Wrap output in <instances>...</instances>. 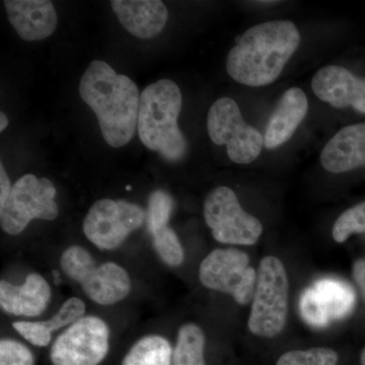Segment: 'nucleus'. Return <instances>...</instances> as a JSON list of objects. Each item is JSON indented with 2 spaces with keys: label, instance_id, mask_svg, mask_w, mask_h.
<instances>
[{
  "label": "nucleus",
  "instance_id": "1",
  "mask_svg": "<svg viewBox=\"0 0 365 365\" xmlns=\"http://www.w3.org/2000/svg\"><path fill=\"white\" fill-rule=\"evenodd\" d=\"M78 91L97 116L106 143L115 148L126 145L138 123L140 93L136 83L116 73L107 62L93 60L81 76Z\"/></svg>",
  "mask_w": 365,
  "mask_h": 365
},
{
  "label": "nucleus",
  "instance_id": "2",
  "mask_svg": "<svg viewBox=\"0 0 365 365\" xmlns=\"http://www.w3.org/2000/svg\"><path fill=\"white\" fill-rule=\"evenodd\" d=\"M300 43L297 26L272 21L252 26L228 53L227 71L242 85L264 86L279 78Z\"/></svg>",
  "mask_w": 365,
  "mask_h": 365
},
{
  "label": "nucleus",
  "instance_id": "3",
  "mask_svg": "<svg viewBox=\"0 0 365 365\" xmlns=\"http://www.w3.org/2000/svg\"><path fill=\"white\" fill-rule=\"evenodd\" d=\"M182 102L181 90L170 79L151 83L140 95L139 138L148 150L157 151L170 162L181 160L188 148L178 125Z\"/></svg>",
  "mask_w": 365,
  "mask_h": 365
},
{
  "label": "nucleus",
  "instance_id": "4",
  "mask_svg": "<svg viewBox=\"0 0 365 365\" xmlns=\"http://www.w3.org/2000/svg\"><path fill=\"white\" fill-rule=\"evenodd\" d=\"M288 279L282 262L265 257L257 272L256 289L252 300L249 329L259 337L279 335L287 324Z\"/></svg>",
  "mask_w": 365,
  "mask_h": 365
},
{
  "label": "nucleus",
  "instance_id": "5",
  "mask_svg": "<svg viewBox=\"0 0 365 365\" xmlns=\"http://www.w3.org/2000/svg\"><path fill=\"white\" fill-rule=\"evenodd\" d=\"M60 264L64 273L79 283L85 294L98 304H116L130 292V277L121 266L113 262L97 266L83 247H69L62 254Z\"/></svg>",
  "mask_w": 365,
  "mask_h": 365
},
{
  "label": "nucleus",
  "instance_id": "6",
  "mask_svg": "<svg viewBox=\"0 0 365 365\" xmlns=\"http://www.w3.org/2000/svg\"><path fill=\"white\" fill-rule=\"evenodd\" d=\"M55 196L56 189L47 178L38 179L32 174L20 178L0 207L2 230L9 235H19L33 220H55L59 213Z\"/></svg>",
  "mask_w": 365,
  "mask_h": 365
},
{
  "label": "nucleus",
  "instance_id": "7",
  "mask_svg": "<svg viewBox=\"0 0 365 365\" xmlns=\"http://www.w3.org/2000/svg\"><path fill=\"white\" fill-rule=\"evenodd\" d=\"M209 137L217 145L227 146L232 162L247 165L260 155L264 136L245 122L239 106L232 98H218L209 109Z\"/></svg>",
  "mask_w": 365,
  "mask_h": 365
},
{
  "label": "nucleus",
  "instance_id": "8",
  "mask_svg": "<svg viewBox=\"0 0 365 365\" xmlns=\"http://www.w3.org/2000/svg\"><path fill=\"white\" fill-rule=\"evenodd\" d=\"M204 218L213 237L223 244L251 246L263 232L260 220L242 208L235 192L227 187H218L208 194Z\"/></svg>",
  "mask_w": 365,
  "mask_h": 365
},
{
  "label": "nucleus",
  "instance_id": "9",
  "mask_svg": "<svg viewBox=\"0 0 365 365\" xmlns=\"http://www.w3.org/2000/svg\"><path fill=\"white\" fill-rule=\"evenodd\" d=\"M199 279L206 288L232 295L240 304L253 300L257 271L250 258L237 249H216L201 263Z\"/></svg>",
  "mask_w": 365,
  "mask_h": 365
},
{
  "label": "nucleus",
  "instance_id": "10",
  "mask_svg": "<svg viewBox=\"0 0 365 365\" xmlns=\"http://www.w3.org/2000/svg\"><path fill=\"white\" fill-rule=\"evenodd\" d=\"M109 351V328L98 317H83L53 343V365H98Z\"/></svg>",
  "mask_w": 365,
  "mask_h": 365
},
{
  "label": "nucleus",
  "instance_id": "11",
  "mask_svg": "<svg viewBox=\"0 0 365 365\" xmlns=\"http://www.w3.org/2000/svg\"><path fill=\"white\" fill-rule=\"evenodd\" d=\"M146 215L136 204L102 199L91 206L83 222L86 237L101 250L116 249L143 225Z\"/></svg>",
  "mask_w": 365,
  "mask_h": 365
},
{
  "label": "nucleus",
  "instance_id": "12",
  "mask_svg": "<svg viewBox=\"0 0 365 365\" xmlns=\"http://www.w3.org/2000/svg\"><path fill=\"white\" fill-rule=\"evenodd\" d=\"M355 294L349 285L333 279L319 280L302 297L300 309L307 323L314 327L328 325L352 311Z\"/></svg>",
  "mask_w": 365,
  "mask_h": 365
},
{
  "label": "nucleus",
  "instance_id": "13",
  "mask_svg": "<svg viewBox=\"0 0 365 365\" xmlns=\"http://www.w3.org/2000/svg\"><path fill=\"white\" fill-rule=\"evenodd\" d=\"M317 97L335 108L351 106L365 114V79L343 67L329 66L319 69L312 81Z\"/></svg>",
  "mask_w": 365,
  "mask_h": 365
},
{
  "label": "nucleus",
  "instance_id": "14",
  "mask_svg": "<svg viewBox=\"0 0 365 365\" xmlns=\"http://www.w3.org/2000/svg\"><path fill=\"white\" fill-rule=\"evenodd\" d=\"M7 18L21 39L44 40L56 30V9L49 0H6Z\"/></svg>",
  "mask_w": 365,
  "mask_h": 365
},
{
  "label": "nucleus",
  "instance_id": "15",
  "mask_svg": "<svg viewBox=\"0 0 365 365\" xmlns=\"http://www.w3.org/2000/svg\"><path fill=\"white\" fill-rule=\"evenodd\" d=\"M111 6L127 32L139 39H151L167 25L169 13L160 0H113Z\"/></svg>",
  "mask_w": 365,
  "mask_h": 365
},
{
  "label": "nucleus",
  "instance_id": "16",
  "mask_svg": "<svg viewBox=\"0 0 365 365\" xmlns=\"http://www.w3.org/2000/svg\"><path fill=\"white\" fill-rule=\"evenodd\" d=\"M324 169L333 174L349 172L365 165V123L341 129L321 153Z\"/></svg>",
  "mask_w": 365,
  "mask_h": 365
},
{
  "label": "nucleus",
  "instance_id": "17",
  "mask_svg": "<svg viewBox=\"0 0 365 365\" xmlns=\"http://www.w3.org/2000/svg\"><path fill=\"white\" fill-rule=\"evenodd\" d=\"M51 299V288L40 274L26 276L23 285L0 282V306L14 316L37 317L42 314Z\"/></svg>",
  "mask_w": 365,
  "mask_h": 365
},
{
  "label": "nucleus",
  "instance_id": "18",
  "mask_svg": "<svg viewBox=\"0 0 365 365\" xmlns=\"http://www.w3.org/2000/svg\"><path fill=\"white\" fill-rule=\"evenodd\" d=\"M309 103L300 88H292L283 93L269 119L264 144L268 150L287 143L306 117Z\"/></svg>",
  "mask_w": 365,
  "mask_h": 365
},
{
  "label": "nucleus",
  "instance_id": "19",
  "mask_svg": "<svg viewBox=\"0 0 365 365\" xmlns=\"http://www.w3.org/2000/svg\"><path fill=\"white\" fill-rule=\"evenodd\" d=\"M86 313V304L78 297H71L60 307L52 319L46 322H16L14 330L31 344L44 347L51 341V333L63 327L72 325Z\"/></svg>",
  "mask_w": 365,
  "mask_h": 365
},
{
  "label": "nucleus",
  "instance_id": "20",
  "mask_svg": "<svg viewBox=\"0 0 365 365\" xmlns=\"http://www.w3.org/2000/svg\"><path fill=\"white\" fill-rule=\"evenodd\" d=\"M172 346L162 336L141 338L132 346L122 365H170Z\"/></svg>",
  "mask_w": 365,
  "mask_h": 365
},
{
  "label": "nucleus",
  "instance_id": "21",
  "mask_svg": "<svg viewBox=\"0 0 365 365\" xmlns=\"http://www.w3.org/2000/svg\"><path fill=\"white\" fill-rule=\"evenodd\" d=\"M204 346L205 337L200 327L192 323L182 326L173 355L174 365H205Z\"/></svg>",
  "mask_w": 365,
  "mask_h": 365
},
{
  "label": "nucleus",
  "instance_id": "22",
  "mask_svg": "<svg viewBox=\"0 0 365 365\" xmlns=\"http://www.w3.org/2000/svg\"><path fill=\"white\" fill-rule=\"evenodd\" d=\"M153 237V245L160 259L168 265L179 266L184 261V251L176 232L169 227L158 230Z\"/></svg>",
  "mask_w": 365,
  "mask_h": 365
},
{
  "label": "nucleus",
  "instance_id": "23",
  "mask_svg": "<svg viewBox=\"0 0 365 365\" xmlns=\"http://www.w3.org/2000/svg\"><path fill=\"white\" fill-rule=\"evenodd\" d=\"M365 232V202L346 210L334 225L333 239L337 242H344L352 235Z\"/></svg>",
  "mask_w": 365,
  "mask_h": 365
},
{
  "label": "nucleus",
  "instance_id": "24",
  "mask_svg": "<svg viewBox=\"0 0 365 365\" xmlns=\"http://www.w3.org/2000/svg\"><path fill=\"white\" fill-rule=\"evenodd\" d=\"M174 208L172 197L162 190L151 193L148 201V228L150 235L155 234L163 227H168V222Z\"/></svg>",
  "mask_w": 365,
  "mask_h": 365
},
{
  "label": "nucleus",
  "instance_id": "25",
  "mask_svg": "<svg viewBox=\"0 0 365 365\" xmlns=\"http://www.w3.org/2000/svg\"><path fill=\"white\" fill-rule=\"evenodd\" d=\"M337 361L338 355L334 350L318 347L284 353L276 365H336Z\"/></svg>",
  "mask_w": 365,
  "mask_h": 365
},
{
  "label": "nucleus",
  "instance_id": "26",
  "mask_svg": "<svg viewBox=\"0 0 365 365\" xmlns=\"http://www.w3.org/2000/svg\"><path fill=\"white\" fill-rule=\"evenodd\" d=\"M0 365H34L32 352L18 341L1 340Z\"/></svg>",
  "mask_w": 365,
  "mask_h": 365
},
{
  "label": "nucleus",
  "instance_id": "27",
  "mask_svg": "<svg viewBox=\"0 0 365 365\" xmlns=\"http://www.w3.org/2000/svg\"><path fill=\"white\" fill-rule=\"evenodd\" d=\"M11 181L4 170V163H0V207L6 204L11 191Z\"/></svg>",
  "mask_w": 365,
  "mask_h": 365
},
{
  "label": "nucleus",
  "instance_id": "28",
  "mask_svg": "<svg viewBox=\"0 0 365 365\" xmlns=\"http://www.w3.org/2000/svg\"><path fill=\"white\" fill-rule=\"evenodd\" d=\"M353 276L365 299V259L359 260L353 266Z\"/></svg>",
  "mask_w": 365,
  "mask_h": 365
},
{
  "label": "nucleus",
  "instance_id": "29",
  "mask_svg": "<svg viewBox=\"0 0 365 365\" xmlns=\"http://www.w3.org/2000/svg\"><path fill=\"white\" fill-rule=\"evenodd\" d=\"M0 122H1L0 123V131L4 132V129H6V127L9 126V118L4 112L0 113Z\"/></svg>",
  "mask_w": 365,
  "mask_h": 365
},
{
  "label": "nucleus",
  "instance_id": "30",
  "mask_svg": "<svg viewBox=\"0 0 365 365\" xmlns=\"http://www.w3.org/2000/svg\"><path fill=\"white\" fill-rule=\"evenodd\" d=\"M360 361H361L362 365H365V348L364 351L361 353V357H360Z\"/></svg>",
  "mask_w": 365,
  "mask_h": 365
},
{
  "label": "nucleus",
  "instance_id": "31",
  "mask_svg": "<svg viewBox=\"0 0 365 365\" xmlns=\"http://www.w3.org/2000/svg\"><path fill=\"white\" fill-rule=\"evenodd\" d=\"M126 189H127V190H130V189H131V186H127V187H126Z\"/></svg>",
  "mask_w": 365,
  "mask_h": 365
}]
</instances>
